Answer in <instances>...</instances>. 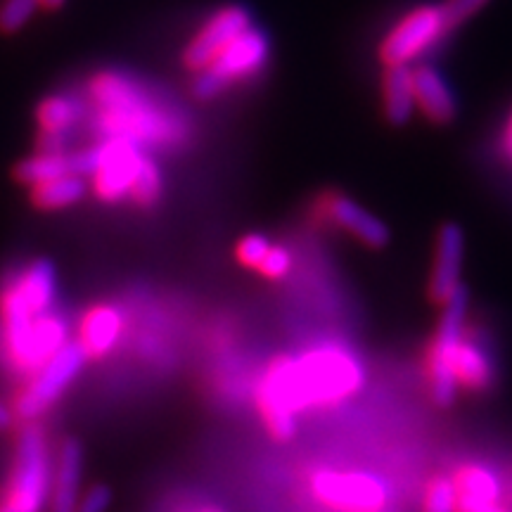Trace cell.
<instances>
[{
	"instance_id": "d6986e66",
	"label": "cell",
	"mask_w": 512,
	"mask_h": 512,
	"mask_svg": "<svg viewBox=\"0 0 512 512\" xmlns=\"http://www.w3.org/2000/svg\"><path fill=\"white\" fill-rule=\"evenodd\" d=\"M88 192V181L79 174H67L53 181L31 185V202L43 211H57L74 207Z\"/></svg>"
},
{
	"instance_id": "9c48e42d",
	"label": "cell",
	"mask_w": 512,
	"mask_h": 512,
	"mask_svg": "<svg viewBox=\"0 0 512 512\" xmlns=\"http://www.w3.org/2000/svg\"><path fill=\"white\" fill-rule=\"evenodd\" d=\"M83 354L79 342H67L50 361L43 363L41 368L31 375L27 387L22 389L17 396V413L24 420H36L41 418L48 408H53V403L67 392V387L76 380V375L81 373Z\"/></svg>"
},
{
	"instance_id": "e0dca14e",
	"label": "cell",
	"mask_w": 512,
	"mask_h": 512,
	"mask_svg": "<svg viewBox=\"0 0 512 512\" xmlns=\"http://www.w3.org/2000/svg\"><path fill=\"white\" fill-rule=\"evenodd\" d=\"M124 318L114 306H95L83 316L79 328V344L86 358L107 356L119 342Z\"/></svg>"
},
{
	"instance_id": "ba28073f",
	"label": "cell",
	"mask_w": 512,
	"mask_h": 512,
	"mask_svg": "<svg viewBox=\"0 0 512 512\" xmlns=\"http://www.w3.org/2000/svg\"><path fill=\"white\" fill-rule=\"evenodd\" d=\"M448 31L451 29H448L441 5H420L411 10L384 36L380 46L384 67H413Z\"/></svg>"
},
{
	"instance_id": "f546056e",
	"label": "cell",
	"mask_w": 512,
	"mask_h": 512,
	"mask_svg": "<svg viewBox=\"0 0 512 512\" xmlns=\"http://www.w3.org/2000/svg\"><path fill=\"white\" fill-rule=\"evenodd\" d=\"M458 512H508L498 503H465L458 501Z\"/></svg>"
},
{
	"instance_id": "ac0fdd59",
	"label": "cell",
	"mask_w": 512,
	"mask_h": 512,
	"mask_svg": "<svg viewBox=\"0 0 512 512\" xmlns=\"http://www.w3.org/2000/svg\"><path fill=\"white\" fill-rule=\"evenodd\" d=\"M382 105L389 124L403 126L413 119L415 91H413V67H387L382 79Z\"/></svg>"
},
{
	"instance_id": "1f68e13d",
	"label": "cell",
	"mask_w": 512,
	"mask_h": 512,
	"mask_svg": "<svg viewBox=\"0 0 512 512\" xmlns=\"http://www.w3.org/2000/svg\"><path fill=\"white\" fill-rule=\"evenodd\" d=\"M10 425H12V411L8 406H5L3 401H0V432L8 430Z\"/></svg>"
},
{
	"instance_id": "7c38bea8",
	"label": "cell",
	"mask_w": 512,
	"mask_h": 512,
	"mask_svg": "<svg viewBox=\"0 0 512 512\" xmlns=\"http://www.w3.org/2000/svg\"><path fill=\"white\" fill-rule=\"evenodd\" d=\"M86 117V102L74 93H55L48 95L46 100L38 105L36 121L41 128V140H38V150H67L69 136L74 128L81 124Z\"/></svg>"
},
{
	"instance_id": "7a4b0ae2",
	"label": "cell",
	"mask_w": 512,
	"mask_h": 512,
	"mask_svg": "<svg viewBox=\"0 0 512 512\" xmlns=\"http://www.w3.org/2000/svg\"><path fill=\"white\" fill-rule=\"evenodd\" d=\"M363 370L342 349H316L302 358H278L259 387V411L273 437L287 439L297 432V411L328 406L356 394Z\"/></svg>"
},
{
	"instance_id": "484cf974",
	"label": "cell",
	"mask_w": 512,
	"mask_h": 512,
	"mask_svg": "<svg viewBox=\"0 0 512 512\" xmlns=\"http://www.w3.org/2000/svg\"><path fill=\"white\" fill-rule=\"evenodd\" d=\"M273 247V242L261 233H249L245 238H240L238 247H235V256L245 268H259L261 261L266 259L268 249Z\"/></svg>"
},
{
	"instance_id": "4dcf8cb0",
	"label": "cell",
	"mask_w": 512,
	"mask_h": 512,
	"mask_svg": "<svg viewBox=\"0 0 512 512\" xmlns=\"http://www.w3.org/2000/svg\"><path fill=\"white\" fill-rule=\"evenodd\" d=\"M503 152L512 159V112L508 121H505V128H503Z\"/></svg>"
},
{
	"instance_id": "8fae6325",
	"label": "cell",
	"mask_w": 512,
	"mask_h": 512,
	"mask_svg": "<svg viewBox=\"0 0 512 512\" xmlns=\"http://www.w3.org/2000/svg\"><path fill=\"white\" fill-rule=\"evenodd\" d=\"M252 24V15L240 5H226L216 10L207 22L197 29V34L190 38L183 50V64L190 72H202L214 62V57L228 48L240 34H245Z\"/></svg>"
},
{
	"instance_id": "f1b7e54d",
	"label": "cell",
	"mask_w": 512,
	"mask_h": 512,
	"mask_svg": "<svg viewBox=\"0 0 512 512\" xmlns=\"http://www.w3.org/2000/svg\"><path fill=\"white\" fill-rule=\"evenodd\" d=\"M112 503V491L107 489V486H93V489H88L86 494L79 498V503H76V512H107Z\"/></svg>"
},
{
	"instance_id": "2e32d148",
	"label": "cell",
	"mask_w": 512,
	"mask_h": 512,
	"mask_svg": "<svg viewBox=\"0 0 512 512\" xmlns=\"http://www.w3.org/2000/svg\"><path fill=\"white\" fill-rule=\"evenodd\" d=\"M81 472L83 453L74 439L62 441L57 451V463L53 470V486H50L48 512H76V503L81 498Z\"/></svg>"
},
{
	"instance_id": "4316f807",
	"label": "cell",
	"mask_w": 512,
	"mask_h": 512,
	"mask_svg": "<svg viewBox=\"0 0 512 512\" xmlns=\"http://www.w3.org/2000/svg\"><path fill=\"white\" fill-rule=\"evenodd\" d=\"M486 3H489V0H446V3L441 5V10H444L448 29L467 22V19H470L472 15H477V12L482 10Z\"/></svg>"
},
{
	"instance_id": "603a6c76",
	"label": "cell",
	"mask_w": 512,
	"mask_h": 512,
	"mask_svg": "<svg viewBox=\"0 0 512 512\" xmlns=\"http://www.w3.org/2000/svg\"><path fill=\"white\" fill-rule=\"evenodd\" d=\"M164 195V174L159 169L157 159L147 155L140 164L136 181H133L131 188V200L138 204V207H155V204L162 200Z\"/></svg>"
},
{
	"instance_id": "cb8c5ba5",
	"label": "cell",
	"mask_w": 512,
	"mask_h": 512,
	"mask_svg": "<svg viewBox=\"0 0 512 512\" xmlns=\"http://www.w3.org/2000/svg\"><path fill=\"white\" fill-rule=\"evenodd\" d=\"M38 8H41L38 0H3V5H0V31L17 34L19 29L27 27Z\"/></svg>"
},
{
	"instance_id": "5bb4252c",
	"label": "cell",
	"mask_w": 512,
	"mask_h": 512,
	"mask_svg": "<svg viewBox=\"0 0 512 512\" xmlns=\"http://www.w3.org/2000/svg\"><path fill=\"white\" fill-rule=\"evenodd\" d=\"M465 235L458 223H446L439 230L437 252H434V268L430 278V299L434 304H444L451 292L460 285L463 271Z\"/></svg>"
},
{
	"instance_id": "7402d4cb",
	"label": "cell",
	"mask_w": 512,
	"mask_h": 512,
	"mask_svg": "<svg viewBox=\"0 0 512 512\" xmlns=\"http://www.w3.org/2000/svg\"><path fill=\"white\" fill-rule=\"evenodd\" d=\"M453 482H456L458 489V501L498 503V496H501V484H498L496 475H491L486 467L465 465Z\"/></svg>"
},
{
	"instance_id": "83f0119b",
	"label": "cell",
	"mask_w": 512,
	"mask_h": 512,
	"mask_svg": "<svg viewBox=\"0 0 512 512\" xmlns=\"http://www.w3.org/2000/svg\"><path fill=\"white\" fill-rule=\"evenodd\" d=\"M290 268H292L290 252H287L285 247L273 245L271 249H268L266 259L261 261V266L256 268V271H261V275H266V278H271V280H280L290 273Z\"/></svg>"
},
{
	"instance_id": "ffe728a7",
	"label": "cell",
	"mask_w": 512,
	"mask_h": 512,
	"mask_svg": "<svg viewBox=\"0 0 512 512\" xmlns=\"http://www.w3.org/2000/svg\"><path fill=\"white\" fill-rule=\"evenodd\" d=\"M67 174H76L74 152L69 150H62V152L38 150L17 166V178L24 185H29V188L31 185L53 181V178H60Z\"/></svg>"
},
{
	"instance_id": "3957f363",
	"label": "cell",
	"mask_w": 512,
	"mask_h": 512,
	"mask_svg": "<svg viewBox=\"0 0 512 512\" xmlns=\"http://www.w3.org/2000/svg\"><path fill=\"white\" fill-rule=\"evenodd\" d=\"M0 325L8 363L22 375H34L69 342L67 320L55 311H31L10 280L0 292Z\"/></svg>"
},
{
	"instance_id": "d4e9b609",
	"label": "cell",
	"mask_w": 512,
	"mask_h": 512,
	"mask_svg": "<svg viewBox=\"0 0 512 512\" xmlns=\"http://www.w3.org/2000/svg\"><path fill=\"white\" fill-rule=\"evenodd\" d=\"M425 512H458V489L453 479L437 477L427 486Z\"/></svg>"
},
{
	"instance_id": "277c9868",
	"label": "cell",
	"mask_w": 512,
	"mask_h": 512,
	"mask_svg": "<svg viewBox=\"0 0 512 512\" xmlns=\"http://www.w3.org/2000/svg\"><path fill=\"white\" fill-rule=\"evenodd\" d=\"M53 486V460L46 434L29 425L19 434L15 465L0 491V512H43Z\"/></svg>"
},
{
	"instance_id": "44dd1931",
	"label": "cell",
	"mask_w": 512,
	"mask_h": 512,
	"mask_svg": "<svg viewBox=\"0 0 512 512\" xmlns=\"http://www.w3.org/2000/svg\"><path fill=\"white\" fill-rule=\"evenodd\" d=\"M453 368H456L458 382L463 387L472 389V392H484L494 382V368H491L489 356L484 354V349L479 344L465 342V337L456 351Z\"/></svg>"
},
{
	"instance_id": "30bf717a",
	"label": "cell",
	"mask_w": 512,
	"mask_h": 512,
	"mask_svg": "<svg viewBox=\"0 0 512 512\" xmlns=\"http://www.w3.org/2000/svg\"><path fill=\"white\" fill-rule=\"evenodd\" d=\"M313 494L330 508L347 512H377L387 503L389 491L382 479L366 472L323 470L313 477Z\"/></svg>"
},
{
	"instance_id": "5b68a950",
	"label": "cell",
	"mask_w": 512,
	"mask_h": 512,
	"mask_svg": "<svg viewBox=\"0 0 512 512\" xmlns=\"http://www.w3.org/2000/svg\"><path fill=\"white\" fill-rule=\"evenodd\" d=\"M145 157L143 147L119 138H98V143L74 152L76 174L88 178V188L105 204H117L131 197L133 181Z\"/></svg>"
},
{
	"instance_id": "836d02e7",
	"label": "cell",
	"mask_w": 512,
	"mask_h": 512,
	"mask_svg": "<svg viewBox=\"0 0 512 512\" xmlns=\"http://www.w3.org/2000/svg\"><path fill=\"white\" fill-rule=\"evenodd\" d=\"M202 512H221L219 508H207V510H202Z\"/></svg>"
},
{
	"instance_id": "8992f818",
	"label": "cell",
	"mask_w": 512,
	"mask_h": 512,
	"mask_svg": "<svg viewBox=\"0 0 512 512\" xmlns=\"http://www.w3.org/2000/svg\"><path fill=\"white\" fill-rule=\"evenodd\" d=\"M268 55H271L268 36L261 29L249 27L245 34L235 38L228 48H223L209 67L197 72L195 83H192L195 95L200 100L216 98V95H221L226 88L249 79V76L259 74L261 69L266 67Z\"/></svg>"
},
{
	"instance_id": "6da1fadb",
	"label": "cell",
	"mask_w": 512,
	"mask_h": 512,
	"mask_svg": "<svg viewBox=\"0 0 512 512\" xmlns=\"http://www.w3.org/2000/svg\"><path fill=\"white\" fill-rule=\"evenodd\" d=\"M88 124L98 138H119L143 150H174L188 143L190 121L171 100L121 69L93 74L83 91Z\"/></svg>"
},
{
	"instance_id": "52a82bcc",
	"label": "cell",
	"mask_w": 512,
	"mask_h": 512,
	"mask_svg": "<svg viewBox=\"0 0 512 512\" xmlns=\"http://www.w3.org/2000/svg\"><path fill=\"white\" fill-rule=\"evenodd\" d=\"M467 304H470V292L460 283L451 297L446 299L444 313H441V323L434 339V349L430 356V380H432V399L437 406L448 408L456 403L458 396V377L453 361H456V351L463 342Z\"/></svg>"
},
{
	"instance_id": "9a60e30c",
	"label": "cell",
	"mask_w": 512,
	"mask_h": 512,
	"mask_svg": "<svg viewBox=\"0 0 512 512\" xmlns=\"http://www.w3.org/2000/svg\"><path fill=\"white\" fill-rule=\"evenodd\" d=\"M413 91H415V107L425 114L432 124H448L456 119L458 100L453 88L441 76L439 69L430 64H420L413 69Z\"/></svg>"
},
{
	"instance_id": "4fadbf2b",
	"label": "cell",
	"mask_w": 512,
	"mask_h": 512,
	"mask_svg": "<svg viewBox=\"0 0 512 512\" xmlns=\"http://www.w3.org/2000/svg\"><path fill=\"white\" fill-rule=\"evenodd\" d=\"M323 211L337 228H342L344 233H349L351 238L363 242V245L373 249L389 245L392 233H389L387 223L370 214L366 207H361L351 197L330 192V195L323 197Z\"/></svg>"
},
{
	"instance_id": "d6a6232c",
	"label": "cell",
	"mask_w": 512,
	"mask_h": 512,
	"mask_svg": "<svg viewBox=\"0 0 512 512\" xmlns=\"http://www.w3.org/2000/svg\"><path fill=\"white\" fill-rule=\"evenodd\" d=\"M62 3H64V0H38V5H41V8H46V10L62 8Z\"/></svg>"
}]
</instances>
